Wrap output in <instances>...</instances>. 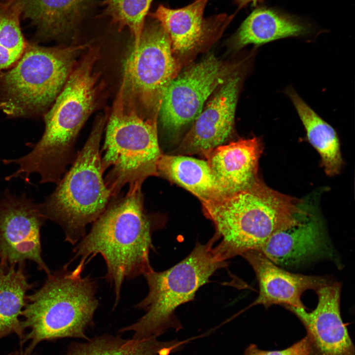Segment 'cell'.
I'll list each match as a JSON object with an SVG mask.
<instances>
[{"mask_svg": "<svg viewBox=\"0 0 355 355\" xmlns=\"http://www.w3.org/2000/svg\"><path fill=\"white\" fill-rule=\"evenodd\" d=\"M153 0H104L101 16L106 17L119 31L127 28L134 39L133 48L139 45L146 16Z\"/></svg>", "mask_w": 355, "mask_h": 355, "instance_id": "obj_25", "label": "cell"}, {"mask_svg": "<svg viewBox=\"0 0 355 355\" xmlns=\"http://www.w3.org/2000/svg\"><path fill=\"white\" fill-rule=\"evenodd\" d=\"M244 355H312V350L310 340L306 336L290 347L281 350H263L259 349L255 344H251L246 348Z\"/></svg>", "mask_w": 355, "mask_h": 355, "instance_id": "obj_26", "label": "cell"}, {"mask_svg": "<svg viewBox=\"0 0 355 355\" xmlns=\"http://www.w3.org/2000/svg\"><path fill=\"white\" fill-rule=\"evenodd\" d=\"M217 241L214 236L206 244L198 242L185 258L170 268L161 272L152 269L144 274L148 292L136 307L145 314L119 332L131 331L132 338L142 339L158 337L170 328L177 332L181 329L176 309L192 300L211 276L227 265V259L214 245Z\"/></svg>", "mask_w": 355, "mask_h": 355, "instance_id": "obj_6", "label": "cell"}, {"mask_svg": "<svg viewBox=\"0 0 355 355\" xmlns=\"http://www.w3.org/2000/svg\"><path fill=\"white\" fill-rule=\"evenodd\" d=\"M324 246L320 220L309 211L298 224L276 233L258 250L279 266L290 267L317 256Z\"/></svg>", "mask_w": 355, "mask_h": 355, "instance_id": "obj_18", "label": "cell"}, {"mask_svg": "<svg viewBox=\"0 0 355 355\" xmlns=\"http://www.w3.org/2000/svg\"><path fill=\"white\" fill-rule=\"evenodd\" d=\"M186 343V340L160 341L154 336L124 339L103 334L83 342H72L66 352L60 355H169L181 350Z\"/></svg>", "mask_w": 355, "mask_h": 355, "instance_id": "obj_22", "label": "cell"}, {"mask_svg": "<svg viewBox=\"0 0 355 355\" xmlns=\"http://www.w3.org/2000/svg\"><path fill=\"white\" fill-rule=\"evenodd\" d=\"M36 284L29 281L25 264L9 265L0 262V340L11 334L19 342L24 338L21 315L27 292Z\"/></svg>", "mask_w": 355, "mask_h": 355, "instance_id": "obj_21", "label": "cell"}, {"mask_svg": "<svg viewBox=\"0 0 355 355\" xmlns=\"http://www.w3.org/2000/svg\"><path fill=\"white\" fill-rule=\"evenodd\" d=\"M316 291L318 303L311 312L286 308L304 326L312 355H355L354 343L341 317L340 284L330 282Z\"/></svg>", "mask_w": 355, "mask_h": 355, "instance_id": "obj_13", "label": "cell"}, {"mask_svg": "<svg viewBox=\"0 0 355 355\" xmlns=\"http://www.w3.org/2000/svg\"><path fill=\"white\" fill-rule=\"evenodd\" d=\"M99 52L90 46L81 56L43 115L42 137L30 152L16 159L19 172L26 177L36 173L40 183L57 184L74 161L78 135L97 103L98 75L94 67Z\"/></svg>", "mask_w": 355, "mask_h": 355, "instance_id": "obj_2", "label": "cell"}, {"mask_svg": "<svg viewBox=\"0 0 355 355\" xmlns=\"http://www.w3.org/2000/svg\"><path fill=\"white\" fill-rule=\"evenodd\" d=\"M21 19L36 28V43L64 37L74 32L98 0H18Z\"/></svg>", "mask_w": 355, "mask_h": 355, "instance_id": "obj_16", "label": "cell"}, {"mask_svg": "<svg viewBox=\"0 0 355 355\" xmlns=\"http://www.w3.org/2000/svg\"><path fill=\"white\" fill-rule=\"evenodd\" d=\"M158 175L182 186L202 204L227 196L207 161L183 155L162 154Z\"/></svg>", "mask_w": 355, "mask_h": 355, "instance_id": "obj_20", "label": "cell"}, {"mask_svg": "<svg viewBox=\"0 0 355 355\" xmlns=\"http://www.w3.org/2000/svg\"><path fill=\"white\" fill-rule=\"evenodd\" d=\"M231 73L230 67L211 55L177 75L162 100L159 114L163 127L175 133L193 122Z\"/></svg>", "mask_w": 355, "mask_h": 355, "instance_id": "obj_10", "label": "cell"}, {"mask_svg": "<svg viewBox=\"0 0 355 355\" xmlns=\"http://www.w3.org/2000/svg\"><path fill=\"white\" fill-rule=\"evenodd\" d=\"M21 20L18 0H0V73L12 67L26 48Z\"/></svg>", "mask_w": 355, "mask_h": 355, "instance_id": "obj_24", "label": "cell"}, {"mask_svg": "<svg viewBox=\"0 0 355 355\" xmlns=\"http://www.w3.org/2000/svg\"><path fill=\"white\" fill-rule=\"evenodd\" d=\"M202 205L220 240L217 246L227 259L259 250L273 235L298 224L308 213L303 201L259 178L246 189Z\"/></svg>", "mask_w": 355, "mask_h": 355, "instance_id": "obj_3", "label": "cell"}, {"mask_svg": "<svg viewBox=\"0 0 355 355\" xmlns=\"http://www.w3.org/2000/svg\"><path fill=\"white\" fill-rule=\"evenodd\" d=\"M108 113L97 116L91 133L70 169L54 191L40 204L46 220L58 224L65 241L76 245L86 234V227L104 212L112 198L101 167V141Z\"/></svg>", "mask_w": 355, "mask_h": 355, "instance_id": "obj_5", "label": "cell"}, {"mask_svg": "<svg viewBox=\"0 0 355 355\" xmlns=\"http://www.w3.org/2000/svg\"><path fill=\"white\" fill-rule=\"evenodd\" d=\"M157 119L144 118L126 107L120 93L108 115L101 167L107 170L105 182L112 197L122 188L142 189L148 178L159 176L157 162L162 154L158 140Z\"/></svg>", "mask_w": 355, "mask_h": 355, "instance_id": "obj_8", "label": "cell"}, {"mask_svg": "<svg viewBox=\"0 0 355 355\" xmlns=\"http://www.w3.org/2000/svg\"><path fill=\"white\" fill-rule=\"evenodd\" d=\"M150 20L145 22L138 47L125 60L119 93L126 107L154 119L178 66L167 33L158 21Z\"/></svg>", "mask_w": 355, "mask_h": 355, "instance_id": "obj_9", "label": "cell"}, {"mask_svg": "<svg viewBox=\"0 0 355 355\" xmlns=\"http://www.w3.org/2000/svg\"><path fill=\"white\" fill-rule=\"evenodd\" d=\"M69 265L51 271L42 286L27 295L21 320L28 332L19 344L23 348H23L27 353L44 341L89 338L86 331L93 325L99 306L97 284L90 276H82V269L70 270Z\"/></svg>", "mask_w": 355, "mask_h": 355, "instance_id": "obj_4", "label": "cell"}, {"mask_svg": "<svg viewBox=\"0 0 355 355\" xmlns=\"http://www.w3.org/2000/svg\"><path fill=\"white\" fill-rule=\"evenodd\" d=\"M46 219L39 204L8 190L0 197V262L9 265L27 260L48 274L42 256L40 230Z\"/></svg>", "mask_w": 355, "mask_h": 355, "instance_id": "obj_11", "label": "cell"}, {"mask_svg": "<svg viewBox=\"0 0 355 355\" xmlns=\"http://www.w3.org/2000/svg\"><path fill=\"white\" fill-rule=\"evenodd\" d=\"M241 256L253 268L258 282L259 294L252 305L269 308L281 305L285 308L306 309L301 301L303 293L309 289L317 290L331 282L323 277L286 271L258 250H249Z\"/></svg>", "mask_w": 355, "mask_h": 355, "instance_id": "obj_14", "label": "cell"}, {"mask_svg": "<svg viewBox=\"0 0 355 355\" xmlns=\"http://www.w3.org/2000/svg\"><path fill=\"white\" fill-rule=\"evenodd\" d=\"M157 226L155 218L145 210L142 189H128L111 199L89 232L75 245L69 263L79 258L77 265L84 269L93 257L101 255L106 266L105 278L113 288L115 307L124 280L153 269L149 253L155 249L152 235Z\"/></svg>", "mask_w": 355, "mask_h": 355, "instance_id": "obj_1", "label": "cell"}, {"mask_svg": "<svg viewBox=\"0 0 355 355\" xmlns=\"http://www.w3.org/2000/svg\"><path fill=\"white\" fill-rule=\"evenodd\" d=\"M12 355H33V354L27 353L24 351L23 348H20L18 350L13 352Z\"/></svg>", "mask_w": 355, "mask_h": 355, "instance_id": "obj_28", "label": "cell"}, {"mask_svg": "<svg viewBox=\"0 0 355 355\" xmlns=\"http://www.w3.org/2000/svg\"><path fill=\"white\" fill-rule=\"evenodd\" d=\"M316 32L304 19L266 5L257 6L245 19L233 37L235 45H261L287 37L306 38Z\"/></svg>", "mask_w": 355, "mask_h": 355, "instance_id": "obj_19", "label": "cell"}, {"mask_svg": "<svg viewBox=\"0 0 355 355\" xmlns=\"http://www.w3.org/2000/svg\"><path fill=\"white\" fill-rule=\"evenodd\" d=\"M90 47H46L28 41L17 62L0 73V111L12 118L43 116Z\"/></svg>", "mask_w": 355, "mask_h": 355, "instance_id": "obj_7", "label": "cell"}, {"mask_svg": "<svg viewBox=\"0 0 355 355\" xmlns=\"http://www.w3.org/2000/svg\"><path fill=\"white\" fill-rule=\"evenodd\" d=\"M241 81L240 76L235 72L218 88L193 121L175 154L204 156L225 144L233 133Z\"/></svg>", "mask_w": 355, "mask_h": 355, "instance_id": "obj_12", "label": "cell"}, {"mask_svg": "<svg viewBox=\"0 0 355 355\" xmlns=\"http://www.w3.org/2000/svg\"><path fill=\"white\" fill-rule=\"evenodd\" d=\"M261 139H241L220 145L204 157L228 196L251 186L258 179Z\"/></svg>", "mask_w": 355, "mask_h": 355, "instance_id": "obj_17", "label": "cell"}, {"mask_svg": "<svg viewBox=\"0 0 355 355\" xmlns=\"http://www.w3.org/2000/svg\"><path fill=\"white\" fill-rule=\"evenodd\" d=\"M234 1L237 4L239 10L249 4H251L253 6H256L257 4L263 1L264 0H234Z\"/></svg>", "mask_w": 355, "mask_h": 355, "instance_id": "obj_27", "label": "cell"}, {"mask_svg": "<svg viewBox=\"0 0 355 355\" xmlns=\"http://www.w3.org/2000/svg\"><path fill=\"white\" fill-rule=\"evenodd\" d=\"M209 0H195L182 8L172 9L159 5L147 16L158 21L167 33L173 51L180 54L191 51L212 35L221 31L233 20L234 14L225 13L204 18Z\"/></svg>", "mask_w": 355, "mask_h": 355, "instance_id": "obj_15", "label": "cell"}, {"mask_svg": "<svg viewBox=\"0 0 355 355\" xmlns=\"http://www.w3.org/2000/svg\"><path fill=\"white\" fill-rule=\"evenodd\" d=\"M284 92L304 126L308 141L320 155L325 173L329 176L339 174L343 160L335 129L320 117L293 87H287Z\"/></svg>", "mask_w": 355, "mask_h": 355, "instance_id": "obj_23", "label": "cell"}]
</instances>
